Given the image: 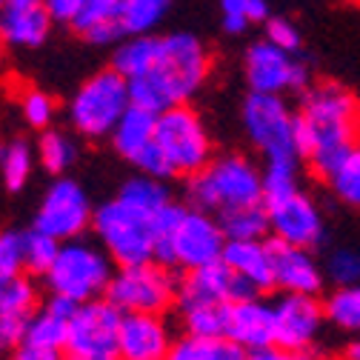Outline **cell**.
I'll use <instances>...</instances> for the list:
<instances>
[{"label": "cell", "instance_id": "obj_34", "mask_svg": "<svg viewBox=\"0 0 360 360\" xmlns=\"http://www.w3.org/2000/svg\"><path fill=\"white\" fill-rule=\"evenodd\" d=\"M60 252V240L52 238L49 232H43L37 226L23 232V266L26 272L34 278H43L52 269L55 257Z\"/></svg>", "mask_w": 360, "mask_h": 360}, {"label": "cell", "instance_id": "obj_36", "mask_svg": "<svg viewBox=\"0 0 360 360\" xmlns=\"http://www.w3.org/2000/svg\"><path fill=\"white\" fill-rule=\"evenodd\" d=\"M169 6L172 0H129L120 15V26L126 34H149L160 26Z\"/></svg>", "mask_w": 360, "mask_h": 360}, {"label": "cell", "instance_id": "obj_10", "mask_svg": "<svg viewBox=\"0 0 360 360\" xmlns=\"http://www.w3.org/2000/svg\"><path fill=\"white\" fill-rule=\"evenodd\" d=\"M123 311L109 300H86L69 321L66 357L72 360H115L120 357Z\"/></svg>", "mask_w": 360, "mask_h": 360}, {"label": "cell", "instance_id": "obj_23", "mask_svg": "<svg viewBox=\"0 0 360 360\" xmlns=\"http://www.w3.org/2000/svg\"><path fill=\"white\" fill-rule=\"evenodd\" d=\"M223 263L232 266L235 272L249 281L255 289L266 292L275 289V272H272V249L269 240L255 238V240H226L223 249Z\"/></svg>", "mask_w": 360, "mask_h": 360}, {"label": "cell", "instance_id": "obj_18", "mask_svg": "<svg viewBox=\"0 0 360 360\" xmlns=\"http://www.w3.org/2000/svg\"><path fill=\"white\" fill-rule=\"evenodd\" d=\"M172 329L158 311H129L120 323L123 360H163L172 352Z\"/></svg>", "mask_w": 360, "mask_h": 360}, {"label": "cell", "instance_id": "obj_21", "mask_svg": "<svg viewBox=\"0 0 360 360\" xmlns=\"http://www.w3.org/2000/svg\"><path fill=\"white\" fill-rule=\"evenodd\" d=\"M226 338H232L238 346L246 349V357L257 349L278 346L275 343V306H269L257 297L235 300L229 306V329ZM281 349V346H278Z\"/></svg>", "mask_w": 360, "mask_h": 360}, {"label": "cell", "instance_id": "obj_2", "mask_svg": "<svg viewBox=\"0 0 360 360\" xmlns=\"http://www.w3.org/2000/svg\"><path fill=\"white\" fill-rule=\"evenodd\" d=\"M209 69L212 58L200 37L192 32L163 34V46L152 69L129 80L131 103L155 115L177 103H189L203 89Z\"/></svg>", "mask_w": 360, "mask_h": 360}, {"label": "cell", "instance_id": "obj_1", "mask_svg": "<svg viewBox=\"0 0 360 360\" xmlns=\"http://www.w3.org/2000/svg\"><path fill=\"white\" fill-rule=\"evenodd\" d=\"M357 101L338 83H318L297 112V146L309 169L326 177L357 138Z\"/></svg>", "mask_w": 360, "mask_h": 360}, {"label": "cell", "instance_id": "obj_27", "mask_svg": "<svg viewBox=\"0 0 360 360\" xmlns=\"http://www.w3.org/2000/svg\"><path fill=\"white\" fill-rule=\"evenodd\" d=\"M172 360H243L246 349L238 346L232 338H212V335H192L186 332L177 338L169 352Z\"/></svg>", "mask_w": 360, "mask_h": 360}, {"label": "cell", "instance_id": "obj_37", "mask_svg": "<svg viewBox=\"0 0 360 360\" xmlns=\"http://www.w3.org/2000/svg\"><path fill=\"white\" fill-rule=\"evenodd\" d=\"M326 321L340 332H360V283L338 286L326 300Z\"/></svg>", "mask_w": 360, "mask_h": 360}, {"label": "cell", "instance_id": "obj_11", "mask_svg": "<svg viewBox=\"0 0 360 360\" xmlns=\"http://www.w3.org/2000/svg\"><path fill=\"white\" fill-rule=\"evenodd\" d=\"M92 217H95V206L89 200V195L83 192V186L72 177H58L55 184H49V189L43 192V200L34 212V223L32 226L49 232L52 238L72 240V238H83L92 229Z\"/></svg>", "mask_w": 360, "mask_h": 360}, {"label": "cell", "instance_id": "obj_50", "mask_svg": "<svg viewBox=\"0 0 360 360\" xmlns=\"http://www.w3.org/2000/svg\"><path fill=\"white\" fill-rule=\"evenodd\" d=\"M0 6H4V0H0Z\"/></svg>", "mask_w": 360, "mask_h": 360}, {"label": "cell", "instance_id": "obj_40", "mask_svg": "<svg viewBox=\"0 0 360 360\" xmlns=\"http://www.w3.org/2000/svg\"><path fill=\"white\" fill-rule=\"evenodd\" d=\"M326 278L335 286L360 283V252L357 249H335L326 260Z\"/></svg>", "mask_w": 360, "mask_h": 360}, {"label": "cell", "instance_id": "obj_31", "mask_svg": "<svg viewBox=\"0 0 360 360\" xmlns=\"http://www.w3.org/2000/svg\"><path fill=\"white\" fill-rule=\"evenodd\" d=\"M37 163L49 174L60 177L63 172H69L77 163V143L69 138L66 131H58L52 126L43 129L40 141H37Z\"/></svg>", "mask_w": 360, "mask_h": 360}, {"label": "cell", "instance_id": "obj_49", "mask_svg": "<svg viewBox=\"0 0 360 360\" xmlns=\"http://www.w3.org/2000/svg\"><path fill=\"white\" fill-rule=\"evenodd\" d=\"M0 292H4V283H0Z\"/></svg>", "mask_w": 360, "mask_h": 360}, {"label": "cell", "instance_id": "obj_6", "mask_svg": "<svg viewBox=\"0 0 360 360\" xmlns=\"http://www.w3.org/2000/svg\"><path fill=\"white\" fill-rule=\"evenodd\" d=\"M92 232L117 266L155 260L152 214L134 209L131 203L120 200L117 195L95 209Z\"/></svg>", "mask_w": 360, "mask_h": 360}, {"label": "cell", "instance_id": "obj_22", "mask_svg": "<svg viewBox=\"0 0 360 360\" xmlns=\"http://www.w3.org/2000/svg\"><path fill=\"white\" fill-rule=\"evenodd\" d=\"M37 309H40V289L34 283V275L26 272L4 283V292H0V332L9 340L12 354L23 340L26 326L37 314Z\"/></svg>", "mask_w": 360, "mask_h": 360}, {"label": "cell", "instance_id": "obj_51", "mask_svg": "<svg viewBox=\"0 0 360 360\" xmlns=\"http://www.w3.org/2000/svg\"><path fill=\"white\" fill-rule=\"evenodd\" d=\"M0 40H4V37H0Z\"/></svg>", "mask_w": 360, "mask_h": 360}, {"label": "cell", "instance_id": "obj_12", "mask_svg": "<svg viewBox=\"0 0 360 360\" xmlns=\"http://www.w3.org/2000/svg\"><path fill=\"white\" fill-rule=\"evenodd\" d=\"M326 306H321L318 295L283 292L275 303V343L286 357H306L318 346Z\"/></svg>", "mask_w": 360, "mask_h": 360}, {"label": "cell", "instance_id": "obj_19", "mask_svg": "<svg viewBox=\"0 0 360 360\" xmlns=\"http://www.w3.org/2000/svg\"><path fill=\"white\" fill-rule=\"evenodd\" d=\"M272 249V272H275V286L281 292H300V295H318L323 289V269L314 260L311 249L295 246L286 240L272 238L269 240Z\"/></svg>", "mask_w": 360, "mask_h": 360}, {"label": "cell", "instance_id": "obj_16", "mask_svg": "<svg viewBox=\"0 0 360 360\" xmlns=\"http://www.w3.org/2000/svg\"><path fill=\"white\" fill-rule=\"evenodd\" d=\"M260 289H255L249 281H243L232 266H226L223 260L192 269L184 272L177 286V311L192 309V306H203V303H235V300H246V297H257Z\"/></svg>", "mask_w": 360, "mask_h": 360}, {"label": "cell", "instance_id": "obj_28", "mask_svg": "<svg viewBox=\"0 0 360 360\" xmlns=\"http://www.w3.org/2000/svg\"><path fill=\"white\" fill-rule=\"evenodd\" d=\"M34 160H37V152L23 138L6 141L0 146V180H4L6 192L15 195L29 184V177L34 172Z\"/></svg>", "mask_w": 360, "mask_h": 360}, {"label": "cell", "instance_id": "obj_39", "mask_svg": "<svg viewBox=\"0 0 360 360\" xmlns=\"http://www.w3.org/2000/svg\"><path fill=\"white\" fill-rule=\"evenodd\" d=\"M23 272V232L0 229V283H9Z\"/></svg>", "mask_w": 360, "mask_h": 360}, {"label": "cell", "instance_id": "obj_33", "mask_svg": "<svg viewBox=\"0 0 360 360\" xmlns=\"http://www.w3.org/2000/svg\"><path fill=\"white\" fill-rule=\"evenodd\" d=\"M229 306L232 303H203V306L184 309V311H180V323H184V332L226 338V329H229Z\"/></svg>", "mask_w": 360, "mask_h": 360}, {"label": "cell", "instance_id": "obj_47", "mask_svg": "<svg viewBox=\"0 0 360 360\" xmlns=\"http://www.w3.org/2000/svg\"><path fill=\"white\" fill-rule=\"evenodd\" d=\"M4 354H12V346H9V340L4 338V332H0V357Z\"/></svg>", "mask_w": 360, "mask_h": 360}, {"label": "cell", "instance_id": "obj_48", "mask_svg": "<svg viewBox=\"0 0 360 360\" xmlns=\"http://www.w3.org/2000/svg\"><path fill=\"white\" fill-rule=\"evenodd\" d=\"M357 138H360V109H357Z\"/></svg>", "mask_w": 360, "mask_h": 360}, {"label": "cell", "instance_id": "obj_43", "mask_svg": "<svg viewBox=\"0 0 360 360\" xmlns=\"http://www.w3.org/2000/svg\"><path fill=\"white\" fill-rule=\"evenodd\" d=\"M220 12H223V29L229 34H243L252 26L249 0H220Z\"/></svg>", "mask_w": 360, "mask_h": 360}, {"label": "cell", "instance_id": "obj_8", "mask_svg": "<svg viewBox=\"0 0 360 360\" xmlns=\"http://www.w3.org/2000/svg\"><path fill=\"white\" fill-rule=\"evenodd\" d=\"M155 143L163 149L174 177H189L212 160V138L189 103L169 106L158 115Z\"/></svg>", "mask_w": 360, "mask_h": 360}, {"label": "cell", "instance_id": "obj_38", "mask_svg": "<svg viewBox=\"0 0 360 360\" xmlns=\"http://www.w3.org/2000/svg\"><path fill=\"white\" fill-rule=\"evenodd\" d=\"M184 203H166L155 217H152V232H155V260L166 263L174 269V232L177 223L184 217Z\"/></svg>", "mask_w": 360, "mask_h": 360}, {"label": "cell", "instance_id": "obj_44", "mask_svg": "<svg viewBox=\"0 0 360 360\" xmlns=\"http://www.w3.org/2000/svg\"><path fill=\"white\" fill-rule=\"evenodd\" d=\"M131 166H138L141 172H146V174H155V177H163V180H172L174 177V172H172V166H169V160H166V155H163V149L152 141L138 158H134V163Z\"/></svg>", "mask_w": 360, "mask_h": 360}, {"label": "cell", "instance_id": "obj_4", "mask_svg": "<svg viewBox=\"0 0 360 360\" xmlns=\"http://www.w3.org/2000/svg\"><path fill=\"white\" fill-rule=\"evenodd\" d=\"M117 263L112 255L101 246V240L72 238L60 243V252L52 263V269L43 275V286L55 295H66L77 303L106 297V289L115 278Z\"/></svg>", "mask_w": 360, "mask_h": 360}, {"label": "cell", "instance_id": "obj_35", "mask_svg": "<svg viewBox=\"0 0 360 360\" xmlns=\"http://www.w3.org/2000/svg\"><path fill=\"white\" fill-rule=\"evenodd\" d=\"M303 158H272L263 169V203L281 200L292 192H297V172Z\"/></svg>", "mask_w": 360, "mask_h": 360}, {"label": "cell", "instance_id": "obj_20", "mask_svg": "<svg viewBox=\"0 0 360 360\" xmlns=\"http://www.w3.org/2000/svg\"><path fill=\"white\" fill-rule=\"evenodd\" d=\"M52 15L43 0H4L0 6V37L15 49H37L49 40Z\"/></svg>", "mask_w": 360, "mask_h": 360}, {"label": "cell", "instance_id": "obj_42", "mask_svg": "<svg viewBox=\"0 0 360 360\" xmlns=\"http://www.w3.org/2000/svg\"><path fill=\"white\" fill-rule=\"evenodd\" d=\"M266 40H272V43H278L281 49H286V52H300V32H297V26L292 23V20H286V18H269L266 20Z\"/></svg>", "mask_w": 360, "mask_h": 360}, {"label": "cell", "instance_id": "obj_30", "mask_svg": "<svg viewBox=\"0 0 360 360\" xmlns=\"http://www.w3.org/2000/svg\"><path fill=\"white\" fill-rule=\"evenodd\" d=\"M223 232L229 240H255L266 238L269 232V212L266 203H249V206H235L217 214Z\"/></svg>", "mask_w": 360, "mask_h": 360}, {"label": "cell", "instance_id": "obj_32", "mask_svg": "<svg viewBox=\"0 0 360 360\" xmlns=\"http://www.w3.org/2000/svg\"><path fill=\"white\" fill-rule=\"evenodd\" d=\"M323 180L340 203L360 209V146H352Z\"/></svg>", "mask_w": 360, "mask_h": 360}, {"label": "cell", "instance_id": "obj_41", "mask_svg": "<svg viewBox=\"0 0 360 360\" xmlns=\"http://www.w3.org/2000/svg\"><path fill=\"white\" fill-rule=\"evenodd\" d=\"M20 112H23V120L32 126V129H49L52 120H55V101L46 95V92H37V89H32V92L23 95L20 101Z\"/></svg>", "mask_w": 360, "mask_h": 360}, {"label": "cell", "instance_id": "obj_25", "mask_svg": "<svg viewBox=\"0 0 360 360\" xmlns=\"http://www.w3.org/2000/svg\"><path fill=\"white\" fill-rule=\"evenodd\" d=\"M155 126H158V115H155V112L131 103V106L126 109V115L117 120L115 131L109 134L112 149H115L123 160L134 163V158H138V155L155 141Z\"/></svg>", "mask_w": 360, "mask_h": 360}, {"label": "cell", "instance_id": "obj_5", "mask_svg": "<svg viewBox=\"0 0 360 360\" xmlns=\"http://www.w3.org/2000/svg\"><path fill=\"white\" fill-rule=\"evenodd\" d=\"M129 106V77L109 66L95 72L86 83H80L75 98L69 101V123L83 138L103 141L115 131L117 120L126 115Z\"/></svg>", "mask_w": 360, "mask_h": 360}, {"label": "cell", "instance_id": "obj_3", "mask_svg": "<svg viewBox=\"0 0 360 360\" xmlns=\"http://www.w3.org/2000/svg\"><path fill=\"white\" fill-rule=\"evenodd\" d=\"M186 203L212 214L263 203V172L243 155L212 158L200 172L186 177Z\"/></svg>", "mask_w": 360, "mask_h": 360}, {"label": "cell", "instance_id": "obj_15", "mask_svg": "<svg viewBox=\"0 0 360 360\" xmlns=\"http://www.w3.org/2000/svg\"><path fill=\"white\" fill-rule=\"evenodd\" d=\"M226 240L229 238L223 232L217 214L186 206L174 232V269L192 272V269L223 260Z\"/></svg>", "mask_w": 360, "mask_h": 360}, {"label": "cell", "instance_id": "obj_9", "mask_svg": "<svg viewBox=\"0 0 360 360\" xmlns=\"http://www.w3.org/2000/svg\"><path fill=\"white\" fill-rule=\"evenodd\" d=\"M243 129L246 138L266 160L272 158H300L297 146V112L283 101V95L249 92L243 101Z\"/></svg>", "mask_w": 360, "mask_h": 360}, {"label": "cell", "instance_id": "obj_14", "mask_svg": "<svg viewBox=\"0 0 360 360\" xmlns=\"http://www.w3.org/2000/svg\"><path fill=\"white\" fill-rule=\"evenodd\" d=\"M77 300L66 295L49 292L46 303L37 309V314L29 321L23 340L15 349V357L20 360H58L66 354V335H69V321L77 311Z\"/></svg>", "mask_w": 360, "mask_h": 360}, {"label": "cell", "instance_id": "obj_24", "mask_svg": "<svg viewBox=\"0 0 360 360\" xmlns=\"http://www.w3.org/2000/svg\"><path fill=\"white\" fill-rule=\"evenodd\" d=\"M129 0H86L80 18L72 23V29L92 46H115L126 37L120 26V15Z\"/></svg>", "mask_w": 360, "mask_h": 360}, {"label": "cell", "instance_id": "obj_45", "mask_svg": "<svg viewBox=\"0 0 360 360\" xmlns=\"http://www.w3.org/2000/svg\"><path fill=\"white\" fill-rule=\"evenodd\" d=\"M43 6L49 9V15H52L55 23H66V26H72V23L80 18V12H83V6H86V0H43Z\"/></svg>", "mask_w": 360, "mask_h": 360}, {"label": "cell", "instance_id": "obj_17", "mask_svg": "<svg viewBox=\"0 0 360 360\" xmlns=\"http://www.w3.org/2000/svg\"><path fill=\"white\" fill-rule=\"evenodd\" d=\"M269 212V232L278 240L314 249L323 240V214L314 206V200L306 192H292L281 200L266 203Z\"/></svg>", "mask_w": 360, "mask_h": 360}, {"label": "cell", "instance_id": "obj_13", "mask_svg": "<svg viewBox=\"0 0 360 360\" xmlns=\"http://www.w3.org/2000/svg\"><path fill=\"white\" fill-rule=\"evenodd\" d=\"M243 72L252 92L283 95V92H306L309 72L295 58V52L281 49L272 40L252 43L243 58Z\"/></svg>", "mask_w": 360, "mask_h": 360}, {"label": "cell", "instance_id": "obj_26", "mask_svg": "<svg viewBox=\"0 0 360 360\" xmlns=\"http://www.w3.org/2000/svg\"><path fill=\"white\" fill-rule=\"evenodd\" d=\"M163 46V34H126L123 40L115 43L112 49V66L123 75V77H138L143 72L152 69V63L158 60Z\"/></svg>", "mask_w": 360, "mask_h": 360}, {"label": "cell", "instance_id": "obj_7", "mask_svg": "<svg viewBox=\"0 0 360 360\" xmlns=\"http://www.w3.org/2000/svg\"><path fill=\"white\" fill-rule=\"evenodd\" d=\"M180 278L174 269L160 260H143L131 266H117L106 289V297L123 311H158L166 314L177 303Z\"/></svg>", "mask_w": 360, "mask_h": 360}, {"label": "cell", "instance_id": "obj_29", "mask_svg": "<svg viewBox=\"0 0 360 360\" xmlns=\"http://www.w3.org/2000/svg\"><path fill=\"white\" fill-rule=\"evenodd\" d=\"M117 198L126 200V203H131L134 209L152 214V217H155L166 203H172V192H169V186H166V180H163V177H155V174H146V172L129 177L126 184L120 186Z\"/></svg>", "mask_w": 360, "mask_h": 360}, {"label": "cell", "instance_id": "obj_46", "mask_svg": "<svg viewBox=\"0 0 360 360\" xmlns=\"http://www.w3.org/2000/svg\"><path fill=\"white\" fill-rule=\"evenodd\" d=\"M346 354H349V357H354V360H360V340L349 343V346H346Z\"/></svg>", "mask_w": 360, "mask_h": 360}]
</instances>
